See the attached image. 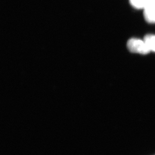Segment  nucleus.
I'll list each match as a JSON object with an SVG mask.
<instances>
[{
  "instance_id": "nucleus-2",
  "label": "nucleus",
  "mask_w": 155,
  "mask_h": 155,
  "mask_svg": "<svg viewBox=\"0 0 155 155\" xmlns=\"http://www.w3.org/2000/svg\"><path fill=\"white\" fill-rule=\"evenodd\" d=\"M143 11L144 18L147 22L150 24H155V2L153 0L144 8Z\"/></svg>"
},
{
  "instance_id": "nucleus-5",
  "label": "nucleus",
  "mask_w": 155,
  "mask_h": 155,
  "mask_svg": "<svg viewBox=\"0 0 155 155\" xmlns=\"http://www.w3.org/2000/svg\"><path fill=\"white\" fill-rule=\"evenodd\" d=\"M153 1H154V2H155V0H153Z\"/></svg>"
},
{
  "instance_id": "nucleus-3",
  "label": "nucleus",
  "mask_w": 155,
  "mask_h": 155,
  "mask_svg": "<svg viewBox=\"0 0 155 155\" xmlns=\"http://www.w3.org/2000/svg\"><path fill=\"white\" fill-rule=\"evenodd\" d=\"M132 6L137 9H144L153 0H129Z\"/></svg>"
},
{
  "instance_id": "nucleus-4",
  "label": "nucleus",
  "mask_w": 155,
  "mask_h": 155,
  "mask_svg": "<svg viewBox=\"0 0 155 155\" xmlns=\"http://www.w3.org/2000/svg\"><path fill=\"white\" fill-rule=\"evenodd\" d=\"M144 39L148 45L150 51L155 52V35H147Z\"/></svg>"
},
{
  "instance_id": "nucleus-1",
  "label": "nucleus",
  "mask_w": 155,
  "mask_h": 155,
  "mask_svg": "<svg viewBox=\"0 0 155 155\" xmlns=\"http://www.w3.org/2000/svg\"><path fill=\"white\" fill-rule=\"evenodd\" d=\"M127 47L130 52L141 55H147L151 52L144 39H129L127 41Z\"/></svg>"
}]
</instances>
